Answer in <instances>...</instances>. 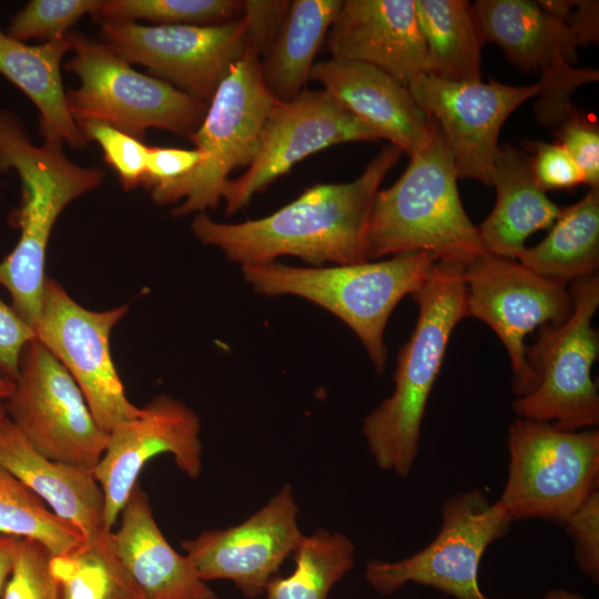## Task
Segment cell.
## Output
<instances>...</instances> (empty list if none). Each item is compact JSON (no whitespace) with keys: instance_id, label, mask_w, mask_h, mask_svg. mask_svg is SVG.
Here are the masks:
<instances>
[{"instance_id":"cell-1","label":"cell","mask_w":599,"mask_h":599,"mask_svg":"<svg viewBox=\"0 0 599 599\" xmlns=\"http://www.w3.org/2000/svg\"><path fill=\"white\" fill-rule=\"evenodd\" d=\"M402 153L389 144L354 181L315 184L261 219L222 223L201 212L191 223L192 232L203 245L217 247L241 267L271 263L281 256H295L315 266L366 262L374 199Z\"/></svg>"},{"instance_id":"cell-2","label":"cell","mask_w":599,"mask_h":599,"mask_svg":"<svg viewBox=\"0 0 599 599\" xmlns=\"http://www.w3.org/2000/svg\"><path fill=\"white\" fill-rule=\"evenodd\" d=\"M465 265L436 261L410 296L418 306L413 333L397 357L395 389L363 422L376 465L405 478L419 450L427 402L450 335L467 316Z\"/></svg>"},{"instance_id":"cell-3","label":"cell","mask_w":599,"mask_h":599,"mask_svg":"<svg viewBox=\"0 0 599 599\" xmlns=\"http://www.w3.org/2000/svg\"><path fill=\"white\" fill-rule=\"evenodd\" d=\"M62 146L49 141L34 144L22 120L0 110V173L13 169L21 183V203L13 215L20 237L0 262V285L8 290L11 307L33 328L40 314L45 254L54 223L72 201L99 186L104 177L99 167L72 162Z\"/></svg>"},{"instance_id":"cell-4","label":"cell","mask_w":599,"mask_h":599,"mask_svg":"<svg viewBox=\"0 0 599 599\" xmlns=\"http://www.w3.org/2000/svg\"><path fill=\"white\" fill-rule=\"evenodd\" d=\"M402 176L377 192L366 232L368 261L424 251L466 265L486 253L463 206L454 159L436 122Z\"/></svg>"},{"instance_id":"cell-5","label":"cell","mask_w":599,"mask_h":599,"mask_svg":"<svg viewBox=\"0 0 599 599\" xmlns=\"http://www.w3.org/2000/svg\"><path fill=\"white\" fill-rule=\"evenodd\" d=\"M436 257L406 252L378 262L335 266H290L277 261L244 266V281L266 296L295 295L342 319L364 345L376 372L385 369L384 332L402 298L418 290Z\"/></svg>"},{"instance_id":"cell-6","label":"cell","mask_w":599,"mask_h":599,"mask_svg":"<svg viewBox=\"0 0 599 599\" xmlns=\"http://www.w3.org/2000/svg\"><path fill=\"white\" fill-rule=\"evenodd\" d=\"M276 101L263 82L261 57L245 48L217 87L201 125L189 136L201 162L181 179L151 189L153 201L166 205L183 200L171 212L175 217L215 210L230 173L248 166L256 155Z\"/></svg>"},{"instance_id":"cell-7","label":"cell","mask_w":599,"mask_h":599,"mask_svg":"<svg viewBox=\"0 0 599 599\" xmlns=\"http://www.w3.org/2000/svg\"><path fill=\"white\" fill-rule=\"evenodd\" d=\"M69 37L72 57L64 69L80 85L67 91V102L78 125L100 121L141 141L150 129L186 138L199 129L209 103L138 72L101 41L78 31Z\"/></svg>"},{"instance_id":"cell-8","label":"cell","mask_w":599,"mask_h":599,"mask_svg":"<svg viewBox=\"0 0 599 599\" xmlns=\"http://www.w3.org/2000/svg\"><path fill=\"white\" fill-rule=\"evenodd\" d=\"M572 312L559 325H542L526 347L536 388L516 397L511 407L520 418L551 423L561 430H582L599 424V395L591 367L599 353L592 318L599 306L598 275L571 282Z\"/></svg>"},{"instance_id":"cell-9","label":"cell","mask_w":599,"mask_h":599,"mask_svg":"<svg viewBox=\"0 0 599 599\" xmlns=\"http://www.w3.org/2000/svg\"><path fill=\"white\" fill-rule=\"evenodd\" d=\"M507 447L508 476L498 500L514 520L564 524L598 489V430H561L517 417Z\"/></svg>"},{"instance_id":"cell-10","label":"cell","mask_w":599,"mask_h":599,"mask_svg":"<svg viewBox=\"0 0 599 599\" xmlns=\"http://www.w3.org/2000/svg\"><path fill=\"white\" fill-rule=\"evenodd\" d=\"M515 520L499 500L478 488L448 497L436 537L420 551L398 561L370 560L365 579L388 596L408 582L437 589L456 599H489L479 588L481 558Z\"/></svg>"},{"instance_id":"cell-11","label":"cell","mask_w":599,"mask_h":599,"mask_svg":"<svg viewBox=\"0 0 599 599\" xmlns=\"http://www.w3.org/2000/svg\"><path fill=\"white\" fill-rule=\"evenodd\" d=\"M3 406L41 455L91 470L102 457L109 434L95 422L70 373L39 339L26 345Z\"/></svg>"},{"instance_id":"cell-12","label":"cell","mask_w":599,"mask_h":599,"mask_svg":"<svg viewBox=\"0 0 599 599\" xmlns=\"http://www.w3.org/2000/svg\"><path fill=\"white\" fill-rule=\"evenodd\" d=\"M467 316L487 324L510 358L517 397L532 392L537 379L528 366L525 338L542 325H559L572 312L567 284L544 277L517 260L484 253L465 265Z\"/></svg>"},{"instance_id":"cell-13","label":"cell","mask_w":599,"mask_h":599,"mask_svg":"<svg viewBox=\"0 0 599 599\" xmlns=\"http://www.w3.org/2000/svg\"><path fill=\"white\" fill-rule=\"evenodd\" d=\"M128 309V305H122L90 311L47 276L34 326L37 339L70 373L95 422L108 434L141 414V408L126 397L110 352L111 332Z\"/></svg>"},{"instance_id":"cell-14","label":"cell","mask_w":599,"mask_h":599,"mask_svg":"<svg viewBox=\"0 0 599 599\" xmlns=\"http://www.w3.org/2000/svg\"><path fill=\"white\" fill-rule=\"evenodd\" d=\"M100 30L101 42L126 62L146 67L155 78L204 103L246 48L242 19L214 26L106 20Z\"/></svg>"},{"instance_id":"cell-15","label":"cell","mask_w":599,"mask_h":599,"mask_svg":"<svg viewBox=\"0 0 599 599\" xmlns=\"http://www.w3.org/2000/svg\"><path fill=\"white\" fill-rule=\"evenodd\" d=\"M379 139L375 129L324 89H304L291 101H276L266 119L256 155L246 172L230 179L225 186V214L242 210L255 194L321 150Z\"/></svg>"},{"instance_id":"cell-16","label":"cell","mask_w":599,"mask_h":599,"mask_svg":"<svg viewBox=\"0 0 599 599\" xmlns=\"http://www.w3.org/2000/svg\"><path fill=\"white\" fill-rule=\"evenodd\" d=\"M417 104L439 125L458 179L493 186L498 135L507 118L538 93V84L490 80L451 82L423 74L408 85Z\"/></svg>"},{"instance_id":"cell-17","label":"cell","mask_w":599,"mask_h":599,"mask_svg":"<svg viewBox=\"0 0 599 599\" xmlns=\"http://www.w3.org/2000/svg\"><path fill=\"white\" fill-rule=\"evenodd\" d=\"M170 454L177 468L195 479L202 471V443L197 415L167 395L154 397L141 414L114 427L92 473L104 495V519L113 529L145 464Z\"/></svg>"},{"instance_id":"cell-18","label":"cell","mask_w":599,"mask_h":599,"mask_svg":"<svg viewBox=\"0 0 599 599\" xmlns=\"http://www.w3.org/2000/svg\"><path fill=\"white\" fill-rule=\"evenodd\" d=\"M297 515L292 486L285 485L241 524L204 530L181 546L204 581L231 580L254 599L265 592L303 537Z\"/></svg>"},{"instance_id":"cell-19","label":"cell","mask_w":599,"mask_h":599,"mask_svg":"<svg viewBox=\"0 0 599 599\" xmlns=\"http://www.w3.org/2000/svg\"><path fill=\"white\" fill-rule=\"evenodd\" d=\"M327 48L334 59L374 65L406 87L426 70L415 0L343 1Z\"/></svg>"},{"instance_id":"cell-20","label":"cell","mask_w":599,"mask_h":599,"mask_svg":"<svg viewBox=\"0 0 599 599\" xmlns=\"http://www.w3.org/2000/svg\"><path fill=\"white\" fill-rule=\"evenodd\" d=\"M309 79L408 155L435 129L436 121L417 104L409 88L374 65L331 58L315 62Z\"/></svg>"},{"instance_id":"cell-21","label":"cell","mask_w":599,"mask_h":599,"mask_svg":"<svg viewBox=\"0 0 599 599\" xmlns=\"http://www.w3.org/2000/svg\"><path fill=\"white\" fill-rule=\"evenodd\" d=\"M0 466L73 526L84 540L112 530L105 525L104 495L92 470L41 455L7 415L0 419Z\"/></svg>"},{"instance_id":"cell-22","label":"cell","mask_w":599,"mask_h":599,"mask_svg":"<svg viewBox=\"0 0 599 599\" xmlns=\"http://www.w3.org/2000/svg\"><path fill=\"white\" fill-rule=\"evenodd\" d=\"M112 540L144 599H219L189 557L169 544L140 484L120 514L118 529H112Z\"/></svg>"},{"instance_id":"cell-23","label":"cell","mask_w":599,"mask_h":599,"mask_svg":"<svg viewBox=\"0 0 599 599\" xmlns=\"http://www.w3.org/2000/svg\"><path fill=\"white\" fill-rule=\"evenodd\" d=\"M493 185L496 203L477 226L480 242L487 253L517 260L529 235L550 227L562 207L549 200L535 181L528 155L509 143L498 149Z\"/></svg>"},{"instance_id":"cell-24","label":"cell","mask_w":599,"mask_h":599,"mask_svg":"<svg viewBox=\"0 0 599 599\" xmlns=\"http://www.w3.org/2000/svg\"><path fill=\"white\" fill-rule=\"evenodd\" d=\"M70 51L69 32L39 45H29L0 30V74L37 106L44 141L83 149L89 141L70 113L61 78V63Z\"/></svg>"},{"instance_id":"cell-25","label":"cell","mask_w":599,"mask_h":599,"mask_svg":"<svg viewBox=\"0 0 599 599\" xmlns=\"http://www.w3.org/2000/svg\"><path fill=\"white\" fill-rule=\"evenodd\" d=\"M473 8L485 42L498 44L522 71L541 72L559 60L576 62L573 33L537 1L477 0Z\"/></svg>"},{"instance_id":"cell-26","label":"cell","mask_w":599,"mask_h":599,"mask_svg":"<svg viewBox=\"0 0 599 599\" xmlns=\"http://www.w3.org/2000/svg\"><path fill=\"white\" fill-rule=\"evenodd\" d=\"M343 0L291 1L284 23L261 73L268 92L280 102L297 97L309 79L315 55Z\"/></svg>"},{"instance_id":"cell-27","label":"cell","mask_w":599,"mask_h":599,"mask_svg":"<svg viewBox=\"0 0 599 599\" xmlns=\"http://www.w3.org/2000/svg\"><path fill=\"white\" fill-rule=\"evenodd\" d=\"M426 47L425 74L451 82L481 81L485 43L473 4L466 0H415Z\"/></svg>"},{"instance_id":"cell-28","label":"cell","mask_w":599,"mask_h":599,"mask_svg":"<svg viewBox=\"0 0 599 599\" xmlns=\"http://www.w3.org/2000/svg\"><path fill=\"white\" fill-rule=\"evenodd\" d=\"M548 235L526 247L517 261L530 271L567 284L598 275L599 187L562 207Z\"/></svg>"},{"instance_id":"cell-29","label":"cell","mask_w":599,"mask_h":599,"mask_svg":"<svg viewBox=\"0 0 599 599\" xmlns=\"http://www.w3.org/2000/svg\"><path fill=\"white\" fill-rule=\"evenodd\" d=\"M50 569L60 599H144L115 551L112 530L51 556Z\"/></svg>"},{"instance_id":"cell-30","label":"cell","mask_w":599,"mask_h":599,"mask_svg":"<svg viewBox=\"0 0 599 599\" xmlns=\"http://www.w3.org/2000/svg\"><path fill=\"white\" fill-rule=\"evenodd\" d=\"M295 568L287 577L274 576L265 599H327L332 588L353 568L355 546L341 532L317 529L294 549Z\"/></svg>"},{"instance_id":"cell-31","label":"cell","mask_w":599,"mask_h":599,"mask_svg":"<svg viewBox=\"0 0 599 599\" xmlns=\"http://www.w3.org/2000/svg\"><path fill=\"white\" fill-rule=\"evenodd\" d=\"M0 535L40 542L51 556L65 555L84 540L54 515L19 478L0 466Z\"/></svg>"},{"instance_id":"cell-32","label":"cell","mask_w":599,"mask_h":599,"mask_svg":"<svg viewBox=\"0 0 599 599\" xmlns=\"http://www.w3.org/2000/svg\"><path fill=\"white\" fill-rule=\"evenodd\" d=\"M240 0H102L92 17L97 22L146 20L154 26H214L236 21Z\"/></svg>"},{"instance_id":"cell-33","label":"cell","mask_w":599,"mask_h":599,"mask_svg":"<svg viewBox=\"0 0 599 599\" xmlns=\"http://www.w3.org/2000/svg\"><path fill=\"white\" fill-rule=\"evenodd\" d=\"M102 0H31L10 19L7 34L19 41L44 42L69 32L85 14L98 12Z\"/></svg>"},{"instance_id":"cell-34","label":"cell","mask_w":599,"mask_h":599,"mask_svg":"<svg viewBox=\"0 0 599 599\" xmlns=\"http://www.w3.org/2000/svg\"><path fill=\"white\" fill-rule=\"evenodd\" d=\"M598 79L597 69L575 68L565 60L541 71L534 108L538 123L554 131L576 109L572 95L577 88Z\"/></svg>"},{"instance_id":"cell-35","label":"cell","mask_w":599,"mask_h":599,"mask_svg":"<svg viewBox=\"0 0 599 599\" xmlns=\"http://www.w3.org/2000/svg\"><path fill=\"white\" fill-rule=\"evenodd\" d=\"M78 126L88 141H95L101 146L104 160L118 173L124 191L142 185L148 145L100 121H87Z\"/></svg>"},{"instance_id":"cell-36","label":"cell","mask_w":599,"mask_h":599,"mask_svg":"<svg viewBox=\"0 0 599 599\" xmlns=\"http://www.w3.org/2000/svg\"><path fill=\"white\" fill-rule=\"evenodd\" d=\"M50 558L40 542L21 539L2 599H60Z\"/></svg>"},{"instance_id":"cell-37","label":"cell","mask_w":599,"mask_h":599,"mask_svg":"<svg viewBox=\"0 0 599 599\" xmlns=\"http://www.w3.org/2000/svg\"><path fill=\"white\" fill-rule=\"evenodd\" d=\"M557 142L572 158L589 189L599 187V126L577 108L554 130Z\"/></svg>"},{"instance_id":"cell-38","label":"cell","mask_w":599,"mask_h":599,"mask_svg":"<svg viewBox=\"0 0 599 599\" xmlns=\"http://www.w3.org/2000/svg\"><path fill=\"white\" fill-rule=\"evenodd\" d=\"M529 166L542 191L571 189L583 184V176L569 153L558 143L524 140Z\"/></svg>"},{"instance_id":"cell-39","label":"cell","mask_w":599,"mask_h":599,"mask_svg":"<svg viewBox=\"0 0 599 599\" xmlns=\"http://www.w3.org/2000/svg\"><path fill=\"white\" fill-rule=\"evenodd\" d=\"M573 540L579 568L598 582L599 578V489L564 522Z\"/></svg>"},{"instance_id":"cell-40","label":"cell","mask_w":599,"mask_h":599,"mask_svg":"<svg viewBox=\"0 0 599 599\" xmlns=\"http://www.w3.org/2000/svg\"><path fill=\"white\" fill-rule=\"evenodd\" d=\"M291 1H243L241 19L245 26L246 48L255 51L262 60L272 48L286 18Z\"/></svg>"},{"instance_id":"cell-41","label":"cell","mask_w":599,"mask_h":599,"mask_svg":"<svg viewBox=\"0 0 599 599\" xmlns=\"http://www.w3.org/2000/svg\"><path fill=\"white\" fill-rule=\"evenodd\" d=\"M35 338L34 328L0 298V375L17 379L21 354Z\"/></svg>"},{"instance_id":"cell-42","label":"cell","mask_w":599,"mask_h":599,"mask_svg":"<svg viewBox=\"0 0 599 599\" xmlns=\"http://www.w3.org/2000/svg\"><path fill=\"white\" fill-rule=\"evenodd\" d=\"M202 160L194 150L148 146L146 169L142 185L149 190L170 183L190 173Z\"/></svg>"},{"instance_id":"cell-43","label":"cell","mask_w":599,"mask_h":599,"mask_svg":"<svg viewBox=\"0 0 599 599\" xmlns=\"http://www.w3.org/2000/svg\"><path fill=\"white\" fill-rule=\"evenodd\" d=\"M599 2L597 0H577L566 23L573 33L579 45L598 42Z\"/></svg>"},{"instance_id":"cell-44","label":"cell","mask_w":599,"mask_h":599,"mask_svg":"<svg viewBox=\"0 0 599 599\" xmlns=\"http://www.w3.org/2000/svg\"><path fill=\"white\" fill-rule=\"evenodd\" d=\"M21 539L0 535V599L10 577Z\"/></svg>"},{"instance_id":"cell-45","label":"cell","mask_w":599,"mask_h":599,"mask_svg":"<svg viewBox=\"0 0 599 599\" xmlns=\"http://www.w3.org/2000/svg\"><path fill=\"white\" fill-rule=\"evenodd\" d=\"M537 2L545 12L565 23L577 4L576 0H541Z\"/></svg>"},{"instance_id":"cell-46","label":"cell","mask_w":599,"mask_h":599,"mask_svg":"<svg viewBox=\"0 0 599 599\" xmlns=\"http://www.w3.org/2000/svg\"><path fill=\"white\" fill-rule=\"evenodd\" d=\"M14 387V380L0 375V404H4Z\"/></svg>"},{"instance_id":"cell-47","label":"cell","mask_w":599,"mask_h":599,"mask_svg":"<svg viewBox=\"0 0 599 599\" xmlns=\"http://www.w3.org/2000/svg\"><path fill=\"white\" fill-rule=\"evenodd\" d=\"M545 599H586L582 596L564 589H552L545 596Z\"/></svg>"},{"instance_id":"cell-48","label":"cell","mask_w":599,"mask_h":599,"mask_svg":"<svg viewBox=\"0 0 599 599\" xmlns=\"http://www.w3.org/2000/svg\"><path fill=\"white\" fill-rule=\"evenodd\" d=\"M7 415L3 404H0V419Z\"/></svg>"}]
</instances>
